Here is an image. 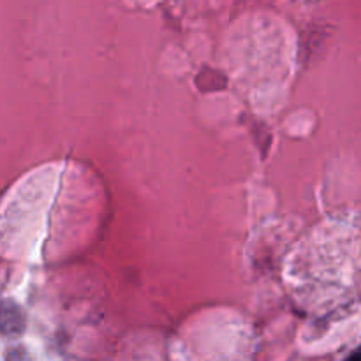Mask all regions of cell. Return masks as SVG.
<instances>
[{"instance_id": "cell-1", "label": "cell", "mask_w": 361, "mask_h": 361, "mask_svg": "<svg viewBox=\"0 0 361 361\" xmlns=\"http://www.w3.org/2000/svg\"><path fill=\"white\" fill-rule=\"evenodd\" d=\"M345 361H361V348L356 349V351L353 353V355L349 356V358L345 360Z\"/></svg>"}]
</instances>
